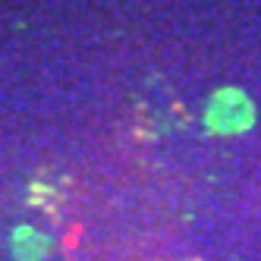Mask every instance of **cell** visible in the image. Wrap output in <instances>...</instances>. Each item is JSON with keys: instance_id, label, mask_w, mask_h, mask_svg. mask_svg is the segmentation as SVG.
Masks as SVG:
<instances>
[{"instance_id": "obj_1", "label": "cell", "mask_w": 261, "mask_h": 261, "mask_svg": "<svg viewBox=\"0 0 261 261\" xmlns=\"http://www.w3.org/2000/svg\"><path fill=\"white\" fill-rule=\"evenodd\" d=\"M258 120L255 101L239 85H223L204 104V129L211 136H246Z\"/></svg>"}, {"instance_id": "obj_2", "label": "cell", "mask_w": 261, "mask_h": 261, "mask_svg": "<svg viewBox=\"0 0 261 261\" xmlns=\"http://www.w3.org/2000/svg\"><path fill=\"white\" fill-rule=\"evenodd\" d=\"M10 252L16 261H47L54 252V236L32 227V223H19L10 233Z\"/></svg>"}]
</instances>
